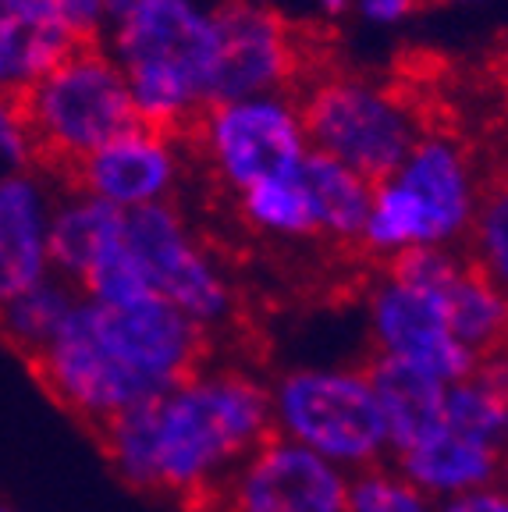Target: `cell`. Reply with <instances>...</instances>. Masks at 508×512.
Masks as SVG:
<instances>
[{
    "mask_svg": "<svg viewBox=\"0 0 508 512\" xmlns=\"http://www.w3.org/2000/svg\"><path fill=\"white\" fill-rule=\"evenodd\" d=\"M139 4H146V0H111V22H114V18L125 15V11L139 8Z\"/></svg>",
    "mask_w": 508,
    "mask_h": 512,
    "instance_id": "obj_32",
    "label": "cell"
},
{
    "mask_svg": "<svg viewBox=\"0 0 508 512\" xmlns=\"http://www.w3.org/2000/svg\"><path fill=\"white\" fill-rule=\"evenodd\" d=\"M299 107L310 150L334 157L370 185L384 182L423 136L416 111L395 89L356 75L317 82Z\"/></svg>",
    "mask_w": 508,
    "mask_h": 512,
    "instance_id": "obj_6",
    "label": "cell"
},
{
    "mask_svg": "<svg viewBox=\"0 0 508 512\" xmlns=\"http://www.w3.org/2000/svg\"><path fill=\"white\" fill-rule=\"evenodd\" d=\"M267 392L274 434L317 452L349 477L391 459L366 367H292L267 381Z\"/></svg>",
    "mask_w": 508,
    "mask_h": 512,
    "instance_id": "obj_4",
    "label": "cell"
},
{
    "mask_svg": "<svg viewBox=\"0 0 508 512\" xmlns=\"http://www.w3.org/2000/svg\"><path fill=\"white\" fill-rule=\"evenodd\" d=\"M299 175L306 192H310L320 239L359 242L366 214H370V200H374V185L317 150L306 153V160L299 164Z\"/></svg>",
    "mask_w": 508,
    "mask_h": 512,
    "instance_id": "obj_21",
    "label": "cell"
},
{
    "mask_svg": "<svg viewBox=\"0 0 508 512\" xmlns=\"http://www.w3.org/2000/svg\"><path fill=\"white\" fill-rule=\"evenodd\" d=\"M324 15H345L349 8H356V0H317Z\"/></svg>",
    "mask_w": 508,
    "mask_h": 512,
    "instance_id": "obj_31",
    "label": "cell"
},
{
    "mask_svg": "<svg viewBox=\"0 0 508 512\" xmlns=\"http://www.w3.org/2000/svg\"><path fill=\"white\" fill-rule=\"evenodd\" d=\"M366 374H370L377 406H381L391 456L409 452L445 427V381L416 367H405V363L377 360V356L366 363Z\"/></svg>",
    "mask_w": 508,
    "mask_h": 512,
    "instance_id": "obj_19",
    "label": "cell"
},
{
    "mask_svg": "<svg viewBox=\"0 0 508 512\" xmlns=\"http://www.w3.org/2000/svg\"><path fill=\"white\" fill-rule=\"evenodd\" d=\"M32 374L40 377V384L64 413H72L93 434L157 395L100 345L89 324L86 299H79L54 342L32 360Z\"/></svg>",
    "mask_w": 508,
    "mask_h": 512,
    "instance_id": "obj_9",
    "label": "cell"
},
{
    "mask_svg": "<svg viewBox=\"0 0 508 512\" xmlns=\"http://www.w3.org/2000/svg\"><path fill=\"white\" fill-rule=\"evenodd\" d=\"M349 473L310 448L270 434L224 480L203 509L210 512H345Z\"/></svg>",
    "mask_w": 508,
    "mask_h": 512,
    "instance_id": "obj_11",
    "label": "cell"
},
{
    "mask_svg": "<svg viewBox=\"0 0 508 512\" xmlns=\"http://www.w3.org/2000/svg\"><path fill=\"white\" fill-rule=\"evenodd\" d=\"M0 512H18V509H8V505H0Z\"/></svg>",
    "mask_w": 508,
    "mask_h": 512,
    "instance_id": "obj_35",
    "label": "cell"
},
{
    "mask_svg": "<svg viewBox=\"0 0 508 512\" xmlns=\"http://www.w3.org/2000/svg\"><path fill=\"white\" fill-rule=\"evenodd\" d=\"M345 512H434L423 491H416L391 463L352 473Z\"/></svg>",
    "mask_w": 508,
    "mask_h": 512,
    "instance_id": "obj_26",
    "label": "cell"
},
{
    "mask_svg": "<svg viewBox=\"0 0 508 512\" xmlns=\"http://www.w3.org/2000/svg\"><path fill=\"white\" fill-rule=\"evenodd\" d=\"M125 246L146 271L153 292L182 310L196 328L210 335L235 317V285L175 203L125 214Z\"/></svg>",
    "mask_w": 508,
    "mask_h": 512,
    "instance_id": "obj_7",
    "label": "cell"
},
{
    "mask_svg": "<svg viewBox=\"0 0 508 512\" xmlns=\"http://www.w3.org/2000/svg\"><path fill=\"white\" fill-rule=\"evenodd\" d=\"M22 114L36 153L75 168L89 153L139 125L125 72L96 43L72 54L22 96Z\"/></svg>",
    "mask_w": 508,
    "mask_h": 512,
    "instance_id": "obj_5",
    "label": "cell"
},
{
    "mask_svg": "<svg viewBox=\"0 0 508 512\" xmlns=\"http://www.w3.org/2000/svg\"><path fill=\"white\" fill-rule=\"evenodd\" d=\"M366 320L377 360L405 363L445 384L469 377L480 363L452 335L445 292L437 288L416 285L388 271L370 292Z\"/></svg>",
    "mask_w": 508,
    "mask_h": 512,
    "instance_id": "obj_10",
    "label": "cell"
},
{
    "mask_svg": "<svg viewBox=\"0 0 508 512\" xmlns=\"http://www.w3.org/2000/svg\"><path fill=\"white\" fill-rule=\"evenodd\" d=\"M445 427L469 441L505 452L508 445V356L494 352L473 367V374L448 384Z\"/></svg>",
    "mask_w": 508,
    "mask_h": 512,
    "instance_id": "obj_20",
    "label": "cell"
},
{
    "mask_svg": "<svg viewBox=\"0 0 508 512\" xmlns=\"http://www.w3.org/2000/svg\"><path fill=\"white\" fill-rule=\"evenodd\" d=\"M196 132L207 164L235 196L263 178L295 171L310 153L302 107L288 89L210 104L196 118Z\"/></svg>",
    "mask_w": 508,
    "mask_h": 512,
    "instance_id": "obj_8",
    "label": "cell"
},
{
    "mask_svg": "<svg viewBox=\"0 0 508 512\" xmlns=\"http://www.w3.org/2000/svg\"><path fill=\"white\" fill-rule=\"evenodd\" d=\"M36 157L29 125H25L22 100L0 96V168L4 171H22L29 168V160Z\"/></svg>",
    "mask_w": 508,
    "mask_h": 512,
    "instance_id": "obj_27",
    "label": "cell"
},
{
    "mask_svg": "<svg viewBox=\"0 0 508 512\" xmlns=\"http://www.w3.org/2000/svg\"><path fill=\"white\" fill-rule=\"evenodd\" d=\"M501 484H508V445H505V452H501Z\"/></svg>",
    "mask_w": 508,
    "mask_h": 512,
    "instance_id": "obj_33",
    "label": "cell"
},
{
    "mask_svg": "<svg viewBox=\"0 0 508 512\" xmlns=\"http://www.w3.org/2000/svg\"><path fill=\"white\" fill-rule=\"evenodd\" d=\"M270 434L267 381L242 367H199L96 438L128 488L207 505Z\"/></svg>",
    "mask_w": 508,
    "mask_h": 512,
    "instance_id": "obj_1",
    "label": "cell"
},
{
    "mask_svg": "<svg viewBox=\"0 0 508 512\" xmlns=\"http://www.w3.org/2000/svg\"><path fill=\"white\" fill-rule=\"evenodd\" d=\"M107 54L125 72L139 125L171 136L210 107L221 54L217 11L207 0H146L111 22Z\"/></svg>",
    "mask_w": 508,
    "mask_h": 512,
    "instance_id": "obj_2",
    "label": "cell"
},
{
    "mask_svg": "<svg viewBox=\"0 0 508 512\" xmlns=\"http://www.w3.org/2000/svg\"><path fill=\"white\" fill-rule=\"evenodd\" d=\"M480 200L484 192L466 146L423 132L409 157L374 185L359 246L388 264L413 249H455L469 239Z\"/></svg>",
    "mask_w": 508,
    "mask_h": 512,
    "instance_id": "obj_3",
    "label": "cell"
},
{
    "mask_svg": "<svg viewBox=\"0 0 508 512\" xmlns=\"http://www.w3.org/2000/svg\"><path fill=\"white\" fill-rule=\"evenodd\" d=\"M79 43H93L111 29V0H47Z\"/></svg>",
    "mask_w": 508,
    "mask_h": 512,
    "instance_id": "obj_28",
    "label": "cell"
},
{
    "mask_svg": "<svg viewBox=\"0 0 508 512\" xmlns=\"http://www.w3.org/2000/svg\"><path fill=\"white\" fill-rule=\"evenodd\" d=\"M420 0H356V11L374 25H395L413 15Z\"/></svg>",
    "mask_w": 508,
    "mask_h": 512,
    "instance_id": "obj_30",
    "label": "cell"
},
{
    "mask_svg": "<svg viewBox=\"0 0 508 512\" xmlns=\"http://www.w3.org/2000/svg\"><path fill=\"white\" fill-rule=\"evenodd\" d=\"M54 196L40 171H0V306L50 278L47 228Z\"/></svg>",
    "mask_w": 508,
    "mask_h": 512,
    "instance_id": "obj_15",
    "label": "cell"
},
{
    "mask_svg": "<svg viewBox=\"0 0 508 512\" xmlns=\"http://www.w3.org/2000/svg\"><path fill=\"white\" fill-rule=\"evenodd\" d=\"M249 4H260V8H270V0H249Z\"/></svg>",
    "mask_w": 508,
    "mask_h": 512,
    "instance_id": "obj_34",
    "label": "cell"
},
{
    "mask_svg": "<svg viewBox=\"0 0 508 512\" xmlns=\"http://www.w3.org/2000/svg\"><path fill=\"white\" fill-rule=\"evenodd\" d=\"M214 11L221 54L210 104L285 93L295 72V43L285 18L274 8H260L249 0H217Z\"/></svg>",
    "mask_w": 508,
    "mask_h": 512,
    "instance_id": "obj_13",
    "label": "cell"
},
{
    "mask_svg": "<svg viewBox=\"0 0 508 512\" xmlns=\"http://www.w3.org/2000/svg\"><path fill=\"white\" fill-rule=\"evenodd\" d=\"M75 189L104 200L107 207L132 214V210L171 203V192L182 178V157L175 139L157 128L135 125L125 136L111 139L82 164L72 168Z\"/></svg>",
    "mask_w": 508,
    "mask_h": 512,
    "instance_id": "obj_14",
    "label": "cell"
},
{
    "mask_svg": "<svg viewBox=\"0 0 508 512\" xmlns=\"http://www.w3.org/2000/svg\"><path fill=\"white\" fill-rule=\"evenodd\" d=\"M452 335L466 345L477 360L505 352L508 345V296L498 292L473 264L459 271V278L445 288Z\"/></svg>",
    "mask_w": 508,
    "mask_h": 512,
    "instance_id": "obj_23",
    "label": "cell"
},
{
    "mask_svg": "<svg viewBox=\"0 0 508 512\" xmlns=\"http://www.w3.org/2000/svg\"><path fill=\"white\" fill-rule=\"evenodd\" d=\"M235 200H239V217L246 221V228H253L263 239H278V242L320 239L317 214H313L310 192L302 185L299 168L285 171V175L263 178V182L249 185L246 192H239Z\"/></svg>",
    "mask_w": 508,
    "mask_h": 512,
    "instance_id": "obj_24",
    "label": "cell"
},
{
    "mask_svg": "<svg viewBox=\"0 0 508 512\" xmlns=\"http://www.w3.org/2000/svg\"><path fill=\"white\" fill-rule=\"evenodd\" d=\"M79 299V288L72 281L50 274L40 285L25 288L22 296L0 306V338L32 363L57 338Z\"/></svg>",
    "mask_w": 508,
    "mask_h": 512,
    "instance_id": "obj_22",
    "label": "cell"
},
{
    "mask_svg": "<svg viewBox=\"0 0 508 512\" xmlns=\"http://www.w3.org/2000/svg\"><path fill=\"white\" fill-rule=\"evenodd\" d=\"M89 324L114 360L157 395L196 374L207 356V331L160 296L132 306L89 303Z\"/></svg>",
    "mask_w": 508,
    "mask_h": 512,
    "instance_id": "obj_12",
    "label": "cell"
},
{
    "mask_svg": "<svg viewBox=\"0 0 508 512\" xmlns=\"http://www.w3.org/2000/svg\"><path fill=\"white\" fill-rule=\"evenodd\" d=\"M434 512H508V484H491V488L466 491V495L434 502Z\"/></svg>",
    "mask_w": 508,
    "mask_h": 512,
    "instance_id": "obj_29",
    "label": "cell"
},
{
    "mask_svg": "<svg viewBox=\"0 0 508 512\" xmlns=\"http://www.w3.org/2000/svg\"><path fill=\"white\" fill-rule=\"evenodd\" d=\"M121 239H125V214L107 207L96 196H86L82 189H72L68 196L54 200V210H50V228H47L50 271L79 288V281Z\"/></svg>",
    "mask_w": 508,
    "mask_h": 512,
    "instance_id": "obj_18",
    "label": "cell"
},
{
    "mask_svg": "<svg viewBox=\"0 0 508 512\" xmlns=\"http://www.w3.org/2000/svg\"><path fill=\"white\" fill-rule=\"evenodd\" d=\"M416 491L430 502H445V498L466 495V491L491 488L501 480V452L469 441L462 434L441 427L427 441L413 445L409 452H398L388 459Z\"/></svg>",
    "mask_w": 508,
    "mask_h": 512,
    "instance_id": "obj_17",
    "label": "cell"
},
{
    "mask_svg": "<svg viewBox=\"0 0 508 512\" xmlns=\"http://www.w3.org/2000/svg\"><path fill=\"white\" fill-rule=\"evenodd\" d=\"M469 264L508 296V178L484 192L469 228Z\"/></svg>",
    "mask_w": 508,
    "mask_h": 512,
    "instance_id": "obj_25",
    "label": "cell"
},
{
    "mask_svg": "<svg viewBox=\"0 0 508 512\" xmlns=\"http://www.w3.org/2000/svg\"><path fill=\"white\" fill-rule=\"evenodd\" d=\"M75 47L47 0H0V96L22 100Z\"/></svg>",
    "mask_w": 508,
    "mask_h": 512,
    "instance_id": "obj_16",
    "label": "cell"
}]
</instances>
